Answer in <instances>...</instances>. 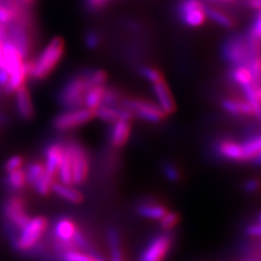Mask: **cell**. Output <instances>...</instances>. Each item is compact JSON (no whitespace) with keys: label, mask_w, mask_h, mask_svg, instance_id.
<instances>
[{"label":"cell","mask_w":261,"mask_h":261,"mask_svg":"<svg viewBox=\"0 0 261 261\" xmlns=\"http://www.w3.org/2000/svg\"><path fill=\"white\" fill-rule=\"evenodd\" d=\"M96 256L92 252H82L80 250H71L61 254V261H95Z\"/></svg>","instance_id":"cell-32"},{"label":"cell","mask_w":261,"mask_h":261,"mask_svg":"<svg viewBox=\"0 0 261 261\" xmlns=\"http://www.w3.org/2000/svg\"><path fill=\"white\" fill-rule=\"evenodd\" d=\"M259 187H260V182L257 178H250L244 184V190L247 193H254L259 190Z\"/></svg>","instance_id":"cell-44"},{"label":"cell","mask_w":261,"mask_h":261,"mask_svg":"<svg viewBox=\"0 0 261 261\" xmlns=\"http://www.w3.org/2000/svg\"><path fill=\"white\" fill-rule=\"evenodd\" d=\"M160 225L163 228V230L169 231L171 228H173L176 226V224L179 221V216L176 214V212H167V214L163 216L160 220Z\"/></svg>","instance_id":"cell-34"},{"label":"cell","mask_w":261,"mask_h":261,"mask_svg":"<svg viewBox=\"0 0 261 261\" xmlns=\"http://www.w3.org/2000/svg\"><path fill=\"white\" fill-rule=\"evenodd\" d=\"M15 103L16 111H18L19 116L23 120L30 121L34 118L35 109L34 106H33L32 97L27 85L21 86L18 91L15 92Z\"/></svg>","instance_id":"cell-12"},{"label":"cell","mask_w":261,"mask_h":261,"mask_svg":"<svg viewBox=\"0 0 261 261\" xmlns=\"http://www.w3.org/2000/svg\"><path fill=\"white\" fill-rule=\"evenodd\" d=\"M91 84L85 73L72 76L62 87L59 95V102L63 108L74 110L84 105V98Z\"/></svg>","instance_id":"cell-4"},{"label":"cell","mask_w":261,"mask_h":261,"mask_svg":"<svg viewBox=\"0 0 261 261\" xmlns=\"http://www.w3.org/2000/svg\"><path fill=\"white\" fill-rule=\"evenodd\" d=\"M121 106L128 109L134 116L141 120L150 122V123H158L166 117V113L161 110L158 105L148 100L125 98V99L121 100Z\"/></svg>","instance_id":"cell-7"},{"label":"cell","mask_w":261,"mask_h":261,"mask_svg":"<svg viewBox=\"0 0 261 261\" xmlns=\"http://www.w3.org/2000/svg\"><path fill=\"white\" fill-rule=\"evenodd\" d=\"M247 65L251 73L252 83L256 85L261 84V53L251 54Z\"/></svg>","instance_id":"cell-31"},{"label":"cell","mask_w":261,"mask_h":261,"mask_svg":"<svg viewBox=\"0 0 261 261\" xmlns=\"http://www.w3.org/2000/svg\"><path fill=\"white\" fill-rule=\"evenodd\" d=\"M48 227V220L43 216L31 218L27 226L20 232L12 247L21 254H29L39 244Z\"/></svg>","instance_id":"cell-3"},{"label":"cell","mask_w":261,"mask_h":261,"mask_svg":"<svg viewBox=\"0 0 261 261\" xmlns=\"http://www.w3.org/2000/svg\"><path fill=\"white\" fill-rule=\"evenodd\" d=\"M4 185L6 189L13 193H18L20 191H23L28 185L27 175L24 170H15L12 172H8L6 177L4 178Z\"/></svg>","instance_id":"cell-18"},{"label":"cell","mask_w":261,"mask_h":261,"mask_svg":"<svg viewBox=\"0 0 261 261\" xmlns=\"http://www.w3.org/2000/svg\"><path fill=\"white\" fill-rule=\"evenodd\" d=\"M57 175L59 177V181L65 185H73L72 184V160L71 154L64 144V153L61 160V163L58 169Z\"/></svg>","instance_id":"cell-24"},{"label":"cell","mask_w":261,"mask_h":261,"mask_svg":"<svg viewBox=\"0 0 261 261\" xmlns=\"http://www.w3.org/2000/svg\"><path fill=\"white\" fill-rule=\"evenodd\" d=\"M9 77H10L9 72L5 69L0 70V87H2L3 89L6 87L8 82H9Z\"/></svg>","instance_id":"cell-45"},{"label":"cell","mask_w":261,"mask_h":261,"mask_svg":"<svg viewBox=\"0 0 261 261\" xmlns=\"http://www.w3.org/2000/svg\"><path fill=\"white\" fill-rule=\"evenodd\" d=\"M245 233L249 236H254V238H261V224L259 222L255 224H249L245 228Z\"/></svg>","instance_id":"cell-43"},{"label":"cell","mask_w":261,"mask_h":261,"mask_svg":"<svg viewBox=\"0 0 261 261\" xmlns=\"http://www.w3.org/2000/svg\"><path fill=\"white\" fill-rule=\"evenodd\" d=\"M95 117V111L88 108H79L74 110H69L56 117L53 121V126L57 130H71L79 126L88 123Z\"/></svg>","instance_id":"cell-8"},{"label":"cell","mask_w":261,"mask_h":261,"mask_svg":"<svg viewBox=\"0 0 261 261\" xmlns=\"http://www.w3.org/2000/svg\"><path fill=\"white\" fill-rule=\"evenodd\" d=\"M152 91L157 98V105L161 108V110L166 114L173 113L175 110V102L166 82L160 81L158 83H154Z\"/></svg>","instance_id":"cell-14"},{"label":"cell","mask_w":261,"mask_h":261,"mask_svg":"<svg viewBox=\"0 0 261 261\" xmlns=\"http://www.w3.org/2000/svg\"><path fill=\"white\" fill-rule=\"evenodd\" d=\"M244 161H252L261 150V133L251 136L248 140L241 143Z\"/></svg>","instance_id":"cell-23"},{"label":"cell","mask_w":261,"mask_h":261,"mask_svg":"<svg viewBox=\"0 0 261 261\" xmlns=\"http://www.w3.org/2000/svg\"><path fill=\"white\" fill-rule=\"evenodd\" d=\"M140 72H141V74L144 79H146L147 81H149L150 83H152V84L158 83V82H160V81H163L161 72L157 69H154V68L143 67V68H141Z\"/></svg>","instance_id":"cell-35"},{"label":"cell","mask_w":261,"mask_h":261,"mask_svg":"<svg viewBox=\"0 0 261 261\" xmlns=\"http://www.w3.org/2000/svg\"><path fill=\"white\" fill-rule=\"evenodd\" d=\"M230 79L234 82V83L240 85L241 87L252 83L251 73L247 64H242V65H236V67H233L232 70L230 71Z\"/></svg>","instance_id":"cell-27"},{"label":"cell","mask_w":261,"mask_h":261,"mask_svg":"<svg viewBox=\"0 0 261 261\" xmlns=\"http://www.w3.org/2000/svg\"><path fill=\"white\" fill-rule=\"evenodd\" d=\"M3 59L5 69L9 72V74L23 64V56L11 39H5L3 45Z\"/></svg>","instance_id":"cell-13"},{"label":"cell","mask_w":261,"mask_h":261,"mask_svg":"<svg viewBox=\"0 0 261 261\" xmlns=\"http://www.w3.org/2000/svg\"><path fill=\"white\" fill-rule=\"evenodd\" d=\"M136 211L138 215L144 218L150 220H158L159 221V220L167 214L168 209L165 206L159 205V203L144 202L141 203L140 206H137Z\"/></svg>","instance_id":"cell-22"},{"label":"cell","mask_w":261,"mask_h":261,"mask_svg":"<svg viewBox=\"0 0 261 261\" xmlns=\"http://www.w3.org/2000/svg\"><path fill=\"white\" fill-rule=\"evenodd\" d=\"M221 54L223 59L232 67L247 64L250 58L247 38H244L242 35L228 37L222 46Z\"/></svg>","instance_id":"cell-5"},{"label":"cell","mask_w":261,"mask_h":261,"mask_svg":"<svg viewBox=\"0 0 261 261\" xmlns=\"http://www.w3.org/2000/svg\"><path fill=\"white\" fill-rule=\"evenodd\" d=\"M216 148L219 156L223 157L226 160L238 162L244 161L241 143L234 142L231 140H223L217 144Z\"/></svg>","instance_id":"cell-15"},{"label":"cell","mask_w":261,"mask_h":261,"mask_svg":"<svg viewBox=\"0 0 261 261\" xmlns=\"http://www.w3.org/2000/svg\"><path fill=\"white\" fill-rule=\"evenodd\" d=\"M205 10L206 8H203V9H195L178 14V16L184 25L189 28H199L205 23L207 19Z\"/></svg>","instance_id":"cell-25"},{"label":"cell","mask_w":261,"mask_h":261,"mask_svg":"<svg viewBox=\"0 0 261 261\" xmlns=\"http://www.w3.org/2000/svg\"><path fill=\"white\" fill-rule=\"evenodd\" d=\"M105 93L106 87L103 85L89 87L84 98V105L86 106V108L93 111H95L97 108H99L103 103Z\"/></svg>","instance_id":"cell-21"},{"label":"cell","mask_w":261,"mask_h":261,"mask_svg":"<svg viewBox=\"0 0 261 261\" xmlns=\"http://www.w3.org/2000/svg\"><path fill=\"white\" fill-rule=\"evenodd\" d=\"M24 165V158L21 154H14L11 158L8 159L5 163L4 169L6 172H12V171L19 170L22 168V166Z\"/></svg>","instance_id":"cell-39"},{"label":"cell","mask_w":261,"mask_h":261,"mask_svg":"<svg viewBox=\"0 0 261 261\" xmlns=\"http://www.w3.org/2000/svg\"><path fill=\"white\" fill-rule=\"evenodd\" d=\"M16 18V10L13 7L0 6V24H6L12 22Z\"/></svg>","instance_id":"cell-38"},{"label":"cell","mask_w":261,"mask_h":261,"mask_svg":"<svg viewBox=\"0 0 261 261\" xmlns=\"http://www.w3.org/2000/svg\"><path fill=\"white\" fill-rule=\"evenodd\" d=\"M173 236L170 233H162L149 241L141 254V261H163L172 246Z\"/></svg>","instance_id":"cell-9"},{"label":"cell","mask_w":261,"mask_h":261,"mask_svg":"<svg viewBox=\"0 0 261 261\" xmlns=\"http://www.w3.org/2000/svg\"><path fill=\"white\" fill-rule=\"evenodd\" d=\"M77 226L75 222L72 219L68 217H62L57 220L54 231H53V238L61 241H72L73 236L77 231Z\"/></svg>","instance_id":"cell-16"},{"label":"cell","mask_w":261,"mask_h":261,"mask_svg":"<svg viewBox=\"0 0 261 261\" xmlns=\"http://www.w3.org/2000/svg\"><path fill=\"white\" fill-rule=\"evenodd\" d=\"M249 36L255 37L259 40H261V13H259L258 18L255 20L254 24H252Z\"/></svg>","instance_id":"cell-42"},{"label":"cell","mask_w":261,"mask_h":261,"mask_svg":"<svg viewBox=\"0 0 261 261\" xmlns=\"http://www.w3.org/2000/svg\"><path fill=\"white\" fill-rule=\"evenodd\" d=\"M222 107L228 113L234 114V116H251L254 114L250 105L246 100L232 99V98H226L222 101Z\"/></svg>","instance_id":"cell-20"},{"label":"cell","mask_w":261,"mask_h":261,"mask_svg":"<svg viewBox=\"0 0 261 261\" xmlns=\"http://www.w3.org/2000/svg\"><path fill=\"white\" fill-rule=\"evenodd\" d=\"M53 192L57 194L59 197L65 199L71 203H81L84 200L83 195H82L74 187L71 185H65L60 182H55L53 185Z\"/></svg>","instance_id":"cell-19"},{"label":"cell","mask_w":261,"mask_h":261,"mask_svg":"<svg viewBox=\"0 0 261 261\" xmlns=\"http://www.w3.org/2000/svg\"><path fill=\"white\" fill-rule=\"evenodd\" d=\"M4 225L9 235L10 243L13 244L20 233L30 222L31 217L28 212V203L20 195H11L2 203Z\"/></svg>","instance_id":"cell-1"},{"label":"cell","mask_w":261,"mask_h":261,"mask_svg":"<svg viewBox=\"0 0 261 261\" xmlns=\"http://www.w3.org/2000/svg\"><path fill=\"white\" fill-rule=\"evenodd\" d=\"M22 2L24 3V4H27V5H29V4H32V3H34L35 0H22Z\"/></svg>","instance_id":"cell-48"},{"label":"cell","mask_w":261,"mask_h":261,"mask_svg":"<svg viewBox=\"0 0 261 261\" xmlns=\"http://www.w3.org/2000/svg\"><path fill=\"white\" fill-rule=\"evenodd\" d=\"M214 2H233V0H214Z\"/></svg>","instance_id":"cell-50"},{"label":"cell","mask_w":261,"mask_h":261,"mask_svg":"<svg viewBox=\"0 0 261 261\" xmlns=\"http://www.w3.org/2000/svg\"><path fill=\"white\" fill-rule=\"evenodd\" d=\"M101 43V38L99 36V34H98L97 32L95 31H88L86 33L85 35V45L88 49H92V50H94V49L99 47Z\"/></svg>","instance_id":"cell-40"},{"label":"cell","mask_w":261,"mask_h":261,"mask_svg":"<svg viewBox=\"0 0 261 261\" xmlns=\"http://www.w3.org/2000/svg\"><path fill=\"white\" fill-rule=\"evenodd\" d=\"M122 99H123V98L121 97V94L117 91V89L106 88V93H105L103 103L102 105L119 106V103H121Z\"/></svg>","instance_id":"cell-37"},{"label":"cell","mask_w":261,"mask_h":261,"mask_svg":"<svg viewBox=\"0 0 261 261\" xmlns=\"http://www.w3.org/2000/svg\"><path fill=\"white\" fill-rule=\"evenodd\" d=\"M260 120H261V117H260Z\"/></svg>","instance_id":"cell-52"},{"label":"cell","mask_w":261,"mask_h":261,"mask_svg":"<svg viewBox=\"0 0 261 261\" xmlns=\"http://www.w3.org/2000/svg\"><path fill=\"white\" fill-rule=\"evenodd\" d=\"M24 172H25V175H27L28 184L33 186L40 177L45 174V172H46L45 165L40 161L31 162L30 165L27 167V169L24 170Z\"/></svg>","instance_id":"cell-29"},{"label":"cell","mask_w":261,"mask_h":261,"mask_svg":"<svg viewBox=\"0 0 261 261\" xmlns=\"http://www.w3.org/2000/svg\"><path fill=\"white\" fill-rule=\"evenodd\" d=\"M95 116L105 122L114 123V122L124 120L130 121L133 119L134 114L126 109L123 106H108L102 105L99 108L95 110Z\"/></svg>","instance_id":"cell-11"},{"label":"cell","mask_w":261,"mask_h":261,"mask_svg":"<svg viewBox=\"0 0 261 261\" xmlns=\"http://www.w3.org/2000/svg\"><path fill=\"white\" fill-rule=\"evenodd\" d=\"M87 80L89 82L91 86H97V85H103L107 82L108 75L103 70H94L85 73Z\"/></svg>","instance_id":"cell-33"},{"label":"cell","mask_w":261,"mask_h":261,"mask_svg":"<svg viewBox=\"0 0 261 261\" xmlns=\"http://www.w3.org/2000/svg\"><path fill=\"white\" fill-rule=\"evenodd\" d=\"M63 153L64 144L61 142H53L45 147L44 154L46 162L44 165L46 172L49 175H51L54 177L57 175V172H58V169L63 157Z\"/></svg>","instance_id":"cell-10"},{"label":"cell","mask_w":261,"mask_h":261,"mask_svg":"<svg viewBox=\"0 0 261 261\" xmlns=\"http://www.w3.org/2000/svg\"><path fill=\"white\" fill-rule=\"evenodd\" d=\"M162 172L166 175V177L171 182H177L181 178V172L179 170L173 165V163L166 162L162 166Z\"/></svg>","instance_id":"cell-36"},{"label":"cell","mask_w":261,"mask_h":261,"mask_svg":"<svg viewBox=\"0 0 261 261\" xmlns=\"http://www.w3.org/2000/svg\"><path fill=\"white\" fill-rule=\"evenodd\" d=\"M205 12H206L207 18H209L211 21H214L215 23L219 24V25H221L222 28L232 29L235 25V22L231 18V16H228L224 12L216 9V8L206 7Z\"/></svg>","instance_id":"cell-28"},{"label":"cell","mask_w":261,"mask_h":261,"mask_svg":"<svg viewBox=\"0 0 261 261\" xmlns=\"http://www.w3.org/2000/svg\"><path fill=\"white\" fill-rule=\"evenodd\" d=\"M259 223L261 224V214H260V216H259Z\"/></svg>","instance_id":"cell-51"},{"label":"cell","mask_w":261,"mask_h":261,"mask_svg":"<svg viewBox=\"0 0 261 261\" xmlns=\"http://www.w3.org/2000/svg\"><path fill=\"white\" fill-rule=\"evenodd\" d=\"M251 162L254 163V165H256V166H261V150L257 153V156L254 159H252Z\"/></svg>","instance_id":"cell-47"},{"label":"cell","mask_w":261,"mask_h":261,"mask_svg":"<svg viewBox=\"0 0 261 261\" xmlns=\"http://www.w3.org/2000/svg\"><path fill=\"white\" fill-rule=\"evenodd\" d=\"M130 135L129 121L120 120L114 122L110 130V143L113 147H122Z\"/></svg>","instance_id":"cell-17"},{"label":"cell","mask_w":261,"mask_h":261,"mask_svg":"<svg viewBox=\"0 0 261 261\" xmlns=\"http://www.w3.org/2000/svg\"><path fill=\"white\" fill-rule=\"evenodd\" d=\"M64 54V40L61 37H55L47 44L38 58L34 60L31 77L36 81L46 80L51 74Z\"/></svg>","instance_id":"cell-2"},{"label":"cell","mask_w":261,"mask_h":261,"mask_svg":"<svg viewBox=\"0 0 261 261\" xmlns=\"http://www.w3.org/2000/svg\"><path fill=\"white\" fill-rule=\"evenodd\" d=\"M55 183V177L49 175L47 172L40 177L38 181L33 185V190H34L40 196H48L53 192V185Z\"/></svg>","instance_id":"cell-30"},{"label":"cell","mask_w":261,"mask_h":261,"mask_svg":"<svg viewBox=\"0 0 261 261\" xmlns=\"http://www.w3.org/2000/svg\"><path fill=\"white\" fill-rule=\"evenodd\" d=\"M107 239L110 249L111 261H123V256H122L121 244H120V236L119 232L114 227L108 228L107 231Z\"/></svg>","instance_id":"cell-26"},{"label":"cell","mask_w":261,"mask_h":261,"mask_svg":"<svg viewBox=\"0 0 261 261\" xmlns=\"http://www.w3.org/2000/svg\"><path fill=\"white\" fill-rule=\"evenodd\" d=\"M108 0H85V5L88 10L98 11L107 5Z\"/></svg>","instance_id":"cell-41"},{"label":"cell","mask_w":261,"mask_h":261,"mask_svg":"<svg viewBox=\"0 0 261 261\" xmlns=\"http://www.w3.org/2000/svg\"><path fill=\"white\" fill-rule=\"evenodd\" d=\"M95 261H106V260H103V259H102V258H100V257L96 256V258H95Z\"/></svg>","instance_id":"cell-49"},{"label":"cell","mask_w":261,"mask_h":261,"mask_svg":"<svg viewBox=\"0 0 261 261\" xmlns=\"http://www.w3.org/2000/svg\"><path fill=\"white\" fill-rule=\"evenodd\" d=\"M72 160V184H83L88 175L89 161L85 148L76 141L65 143Z\"/></svg>","instance_id":"cell-6"},{"label":"cell","mask_w":261,"mask_h":261,"mask_svg":"<svg viewBox=\"0 0 261 261\" xmlns=\"http://www.w3.org/2000/svg\"><path fill=\"white\" fill-rule=\"evenodd\" d=\"M248 6L251 9L261 13V0H248Z\"/></svg>","instance_id":"cell-46"}]
</instances>
